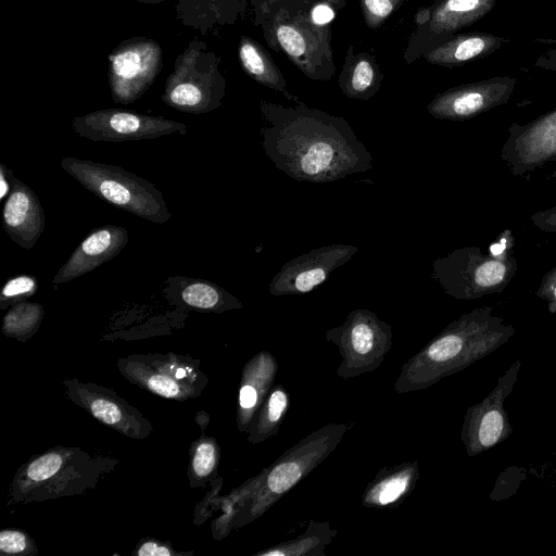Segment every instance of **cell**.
Returning a JSON list of instances; mask_svg holds the SVG:
<instances>
[{
  "mask_svg": "<svg viewBox=\"0 0 556 556\" xmlns=\"http://www.w3.org/2000/svg\"><path fill=\"white\" fill-rule=\"evenodd\" d=\"M265 155L298 181L332 182L372 169V156L351 126L317 111L264 106Z\"/></svg>",
  "mask_w": 556,
  "mask_h": 556,
  "instance_id": "cell-1",
  "label": "cell"
},
{
  "mask_svg": "<svg viewBox=\"0 0 556 556\" xmlns=\"http://www.w3.org/2000/svg\"><path fill=\"white\" fill-rule=\"evenodd\" d=\"M515 334V327L493 307L459 316L417 356V383L431 384L489 356Z\"/></svg>",
  "mask_w": 556,
  "mask_h": 556,
  "instance_id": "cell-2",
  "label": "cell"
},
{
  "mask_svg": "<svg viewBox=\"0 0 556 556\" xmlns=\"http://www.w3.org/2000/svg\"><path fill=\"white\" fill-rule=\"evenodd\" d=\"M60 165L85 189L113 206L155 224H165L172 217L162 192L122 167L73 156L63 157Z\"/></svg>",
  "mask_w": 556,
  "mask_h": 556,
  "instance_id": "cell-3",
  "label": "cell"
},
{
  "mask_svg": "<svg viewBox=\"0 0 556 556\" xmlns=\"http://www.w3.org/2000/svg\"><path fill=\"white\" fill-rule=\"evenodd\" d=\"M502 236L503 247L496 254L486 255L477 247H465L434 260L431 278L457 300L502 292L517 270L516 258L505 244L511 232L507 229Z\"/></svg>",
  "mask_w": 556,
  "mask_h": 556,
  "instance_id": "cell-4",
  "label": "cell"
},
{
  "mask_svg": "<svg viewBox=\"0 0 556 556\" xmlns=\"http://www.w3.org/2000/svg\"><path fill=\"white\" fill-rule=\"evenodd\" d=\"M217 60L203 42L193 40L176 59L162 100L185 113L203 114L217 109L225 94Z\"/></svg>",
  "mask_w": 556,
  "mask_h": 556,
  "instance_id": "cell-5",
  "label": "cell"
},
{
  "mask_svg": "<svg viewBox=\"0 0 556 556\" xmlns=\"http://www.w3.org/2000/svg\"><path fill=\"white\" fill-rule=\"evenodd\" d=\"M521 362L515 361L497 379L493 390L465 415L462 441L469 456H476L507 440L513 433L504 402L513 392Z\"/></svg>",
  "mask_w": 556,
  "mask_h": 556,
  "instance_id": "cell-6",
  "label": "cell"
},
{
  "mask_svg": "<svg viewBox=\"0 0 556 556\" xmlns=\"http://www.w3.org/2000/svg\"><path fill=\"white\" fill-rule=\"evenodd\" d=\"M72 128L78 136L98 142L146 140L172 134L185 135L188 129L186 124L163 116L119 109H103L77 116L72 122Z\"/></svg>",
  "mask_w": 556,
  "mask_h": 556,
  "instance_id": "cell-7",
  "label": "cell"
},
{
  "mask_svg": "<svg viewBox=\"0 0 556 556\" xmlns=\"http://www.w3.org/2000/svg\"><path fill=\"white\" fill-rule=\"evenodd\" d=\"M162 65V49L155 40L134 38L109 55V83L116 103L129 104L152 85Z\"/></svg>",
  "mask_w": 556,
  "mask_h": 556,
  "instance_id": "cell-8",
  "label": "cell"
},
{
  "mask_svg": "<svg viewBox=\"0 0 556 556\" xmlns=\"http://www.w3.org/2000/svg\"><path fill=\"white\" fill-rule=\"evenodd\" d=\"M357 252L356 245L336 243L301 254L281 266L269 283V292L276 296L308 293Z\"/></svg>",
  "mask_w": 556,
  "mask_h": 556,
  "instance_id": "cell-9",
  "label": "cell"
},
{
  "mask_svg": "<svg viewBox=\"0 0 556 556\" xmlns=\"http://www.w3.org/2000/svg\"><path fill=\"white\" fill-rule=\"evenodd\" d=\"M511 78H492L438 96L428 106L435 118L464 121L505 103L513 90Z\"/></svg>",
  "mask_w": 556,
  "mask_h": 556,
  "instance_id": "cell-10",
  "label": "cell"
},
{
  "mask_svg": "<svg viewBox=\"0 0 556 556\" xmlns=\"http://www.w3.org/2000/svg\"><path fill=\"white\" fill-rule=\"evenodd\" d=\"M129 240L125 227L106 225L91 230L54 275L61 285L76 279L117 256Z\"/></svg>",
  "mask_w": 556,
  "mask_h": 556,
  "instance_id": "cell-11",
  "label": "cell"
},
{
  "mask_svg": "<svg viewBox=\"0 0 556 556\" xmlns=\"http://www.w3.org/2000/svg\"><path fill=\"white\" fill-rule=\"evenodd\" d=\"M326 428L302 441L290 456L277 463L269 471L266 489L271 496H279L290 490L318 462H320L342 435L344 427H336L325 433ZM328 430V429H327Z\"/></svg>",
  "mask_w": 556,
  "mask_h": 556,
  "instance_id": "cell-12",
  "label": "cell"
},
{
  "mask_svg": "<svg viewBox=\"0 0 556 556\" xmlns=\"http://www.w3.org/2000/svg\"><path fill=\"white\" fill-rule=\"evenodd\" d=\"M45 212L37 194L16 177L3 204L2 228L21 248L29 251L45 230Z\"/></svg>",
  "mask_w": 556,
  "mask_h": 556,
  "instance_id": "cell-13",
  "label": "cell"
},
{
  "mask_svg": "<svg viewBox=\"0 0 556 556\" xmlns=\"http://www.w3.org/2000/svg\"><path fill=\"white\" fill-rule=\"evenodd\" d=\"M327 336L340 342L353 356L365 357L372 352L386 349L390 342L391 328L368 309L352 311L340 327L331 329Z\"/></svg>",
  "mask_w": 556,
  "mask_h": 556,
  "instance_id": "cell-14",
  "label": "cell"
},
{
  "mask_svg": "<svg viewBox=\"0 0 556 556\" xmlns=\"http://www.w3.org/2000/svg\"><path fill=\"white\" fill-rule=\"evenodd\" d=\"M165 287L168 299L194 309L220 313L242 307L238 299L208 280L174 276L166 279Z\"/></svg>",
  "mask_w": 556,
  "mask_h": 556,
  "instance_id": "cell-15",
  "label": "cell"
},
{
  "mask_svg": "<svg viewBox=\"0 0 556 556\" xmlns=\"http://www.w3.org/2000/svg\"><path fill=\"white\" fill-rule=\"evenodd\" d=\"M43 307L38 303L20 302L14 304L3 318V332L21 338L34 333L43 317Z\"/></svg>",
  "mask_w": 556,
  "mask_h": 556,
  "instance_id": "cell-16",
  "label": "cell"
},
{
  "mask_svg": "<svg viewBox=\"0 0 556 556\" xmlns=\"http://www.w3.org/2000/svg\"><path fill=\"white\" fill-rule=\"evenodd\" d=\"M412 482L413 469L396 470L371 486L367 502L378 506L394 503L407 492Z\"/></svg>",
  "mask_w": 556,
  "mask_h": 556,
  "instance_id": "cell-17",
  "label": "cell"
},
{
  "mask_svg": "<svg viewBox=\"0 0 556 556\" xmlns=\"http://www.w3.org/2000/svg\"><path fill=\"white\" fill-rule=\"evenodd\" d=\"M495 0H447L441 10V21L446 27H463L483 16Z\"/></svg>",
  "mask_w": 556,
  "mask_h": 556,
  "instance_id": "cell-18",
  "label": "cell"
},
{
  "mask_svg": "<svg viewBox=\"0 0 556 556\" xmlns=\"http://www.w3.org/2000/svg\"><path fill=\"white\" fill-rule=\"evenodd\" d=\"M500 39L493 36H466L442 48L440 54L448 62L469 61L476 56L492 51L500 45Z\"/></svg>",
  "mask_w": 556,
  "mask_h": 556,
  "instance_id": "cell-19",
  "label": "cell"
},
{
  "mask_svg": "<svg viewBox=\"0 0 556 556\" xmlns=\"http://www.w3.org/2000/svg\"><path fill=\"white\" fill-rule=\"evenodd\" d=\"M239 55L242 66L250 76L262 84L278 88L277 75L273 74L269 63L254 42L243 38L240 43Z\"/></svg>",
  "mask_w": 556,
  "mask_h": 556,
  "instance_id": "cell-20",
  "label": "cell"
},
{
  "mask_svg": "<svg viewBox=\"0 0 556 556\" xmlns=\"http://www.w3.org/2000/svg\"><path fill=\"white\" fill-rule=\"evenodd\" d=\"M38 290V279L31 275H18L5 281L0 293V307L26 301Z\"/></svg>",
  "mask_w": 556,
  "mask_h": 556,
  "instance_id": "cell-21",
  "label": "cell"
},
{
  "mask_svg": "<svg viewBox=\"0 0 556 556\" xmlns=\"http://www.w3.org/2000/svg\"><path fill=\"white\" fill-rule=\"evenodd\" d=\"M62 464L63 458L59 453L45 454L29 464L27 478L35 482L50 479L61 469Z\"/></svg>",
  "mask_w": 556,
  "mask_h": 556,
  "instance_id": "cell-22",
  "label": "cell"
},
{
  "mask_svg": "<svg viewBox=\"0 0 556 556\" xmlns=\"http://www.w3.org/2000/svg\"><path fill=\"white\" fill-rule=\"evenodd\" d=\"M88 409L91 414L110 426H119L124 418V413L112 400L106 397H94L88 403Z\"/></svg>",
  "mask_w": 556,
  "mask_h": 556,
  "instance_id": "cell-23",
  "label": "cell"
},
{
  "mask_svg": "<svg viewBox=\"0 0 556 556\" xmlns=\"http://www.w3.org/2000/svg\"><path fill=\"white\" fill-rule=\"evenodd\" d=\"M288 406V396L282 389H276L269 395L266 409L262 415V425L274 427L282 417Z\"/></svg>",
  "mask_w": 556,
  "mask_h": 556,
  "instance_id": "cell-24",
  "label": "cell"
},
{
  "mask_svg": "<svg viewBox=\"0 0 556 556\" xmlns=\"http://www.w3.org/2000/svg\"><path fill=\"white\" fill-rule=\"evenodd\" d=\"M216 465V448L210 442L201 443L194 453L192 467L198 477H205Z\"/></svg>",
  "mask_w": 556,
  "mask_h": 556,
  "instance_id": "cell-25",
  "label": "cell"
},
{
  "mask_svg": "<svg viewBox=\"0 0 556 556\" xmlns=\"http://www.w3.org/2000/svg\"><path fill=\"white\" fill-rule=\"evenodd\" d=\"M276 35L280 45L290 55L299 56L304 52V39L295 28L281 25L278 27Z\"/></svg>",
  "mask_w": 556,
  "mask_h": 556,
  "instance_id": "cell-26",
  "label": "cell"
},
{
  "mask_svg": "<svg viewBox=\"0 0 556 556\" xmlns=\"http://www.w3.org/2000/svg\"><path fill=\"white\" fill-rule=\"evenodd\" d=\"M374 80V70L369 62L359 61L351 78V97H361L371 86Z\"/></svg>",
  "mask_w": 556,
  "mask_h": 556,
  "instance_id": "cell-27",
  "label": "cell"
},
{
  "mask_svg": "<svg viewBox=\"0 0 556 556\" xmlns=\"http://www.w3.org/2000/svg\"><path fill=\"white\" fill-rule=\"evenodd\" d=\"M148 388L165 397H178L181 393L180 386L164 375H151L146 379Z\"/></svg>",
  "mask_w": 556,
  "mask_h": 556,
  "instance_id": "cell-28",
  "label": "cell"
},
{
  "mask_svg": "<svg viewBox=\"0 0 556 556\" xmlns=\"http://www.w3.org/2000/svg\"><path fill=\"white\" fill-rule=\"evenodd\" d=\"M536 295L547 302L551 312H556V266L543 276Z\"/></svg>",
  "mask_w": 556,
  "mask_h": 556,
  "instance_id": "cell-29",
  "label": "cell"
},
{
  "mask_svg": "<svg viewBox=\"0 0 556 556\" xmlns=\"http://www.w3.org/2000/svg\"><path fill=\"white\" fill-rule=\"evenodd\" d=\"M27 547L26 535L20 531L3 530L0 533V549L8 554L22 553Z\"/></svg>",
  "mask_w": 556,
  "mask_h": 556,
  "instance_id": "cell-30",
  "label": "cell"
},
{
  "mask_svg": "<svg viewBox=\"0 0 556 556\" xmlns=\"http://www.w3.org/2000/svg\"><path fill=\"white\" fill-rule=\"evenodd\" d=\"M530 219L540 230L556 232V205L535 212L531 215Z\"/></svg>",
  "mask_w": 556,
  "mask_h": 556,
  "instance_id": "cell-31",
  "label": "cell"
},
{
  "mask_svg": "<svg viewBox=\"0 0 556 556\" xmlns=\"http://www.w3.org/2000/svg\"><path fill=\"white\" fill-rule=\"evenodd\" d=\"M367 11L375 17H387L393 10L391 0H364Z\"/></svg>",
  "mask_w": 556,
  "mask_h": 556,
  "instance_id": "cell-32",
  "label": "cell"
},
{
  "mask_svg": "<svg viewBox=\"0 0 556 556\" xmlns=\"http://www.w3.org/2000/svg\"><path fill=\"white\" fill-rule=\"evenodd\" d=\"M258 401V391L252 384H243L239 392V404L242 409H252Z\"/></svg>",
  "mask_w": 556,
  "mask_h": 556,
  "instance_id": "cell-33",
  "label": "cell"
},
{
  "mask_svg": "<svg viewBox=\"0 0 556 556\" xmlns=\"http://www.w3.org/2000/svg\"><path fill=\"white\" fill-rule=\"evenodd\" d=\"M170 554L172 552L167 547L154 542L144 543L138 551L139 556H169Z\"/></svg>",
  "mask_w": 556,
  "mask_h": 556,
  "instance_id": "cell-34",
  "label": "cell"
},
{
  "mask_svg": "<svg viewBox=\"0 0 556 556\" xmlns=\"http://www.w3.org/2000/svg\"><path fill=\"white\" fill-rule=\"evenodd\" d=\"M13 173L4 164H0V200L3 201L11 190V178Z\"/></svg>",
  "mask_w": 556,
  "mask_h": 556,
  "instance_id": "cell-35",
  "label": "cell"
},
{
  "mask_svg": "<svg viewBox=\"0 0 556 556\" xmlns=\"http://www.w3.org/2000/svg\"><path fill=\"white\" fill-rule=\"evenodd\" d=\"M333 11L325 4L317 5L312 12L313 21L316 24H326L333 18Z\"/></svg>",
  "mask_w": 556,
  "mask_h": 556,
  "instance_id": "cell-36",
  "label": "cell"
},
{
  "mask_svg": "<svg viewBox=\"0 0 556 556\" xmlns=\"http://www.w3.org/2000/svg\"><path fill=\"white\" fill-rule=\"evenodd\" d=\"M137 1L144 2V3H159V2H162L164 0H137Z\"/></svg>",
  "mask_w": 556,
  "mask_h": 556,
  "instance_id": "cell-37",
  "label": "cell"
}]
</instances>
